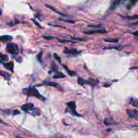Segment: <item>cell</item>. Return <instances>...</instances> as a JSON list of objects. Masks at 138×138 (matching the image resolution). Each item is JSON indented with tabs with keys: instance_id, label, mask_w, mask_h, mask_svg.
<instances>
[{
	"instance_id": "34",
	"label": "cell",
	"mask_w": 138,
	"mask_h": 138,
	"mask_svg": "<svg viewBox=\"0 0 138 138\" xmlns=\"http://www.w3.org/2000/svg\"><path fill=\"white\" fill-rule=\"evenodd\" d=\"M51 25H53V26H56V27H59V28H65V27H64V26H59V25H55V24H51Z\"/></svg>"
},
{
	"instance_id": "38",
	"label": "cell",
	"mask_w": 138,
	"mask_h": 138,
	"mask_svg": "<svg viewBox=\"0 0 138 138\" xmlns=\"http://www.w3.org/2000/svg\"><path fill=\"white\" fill-rule=\"evenodd\" d=\"M1 14H2V11H1V10L0 9V15H1Z\"/></svg>"
},
{
	"instance_id": "4",
	"label": "cell",
	"mask_w": 138,
	"mask_h": 138,
	"mask_svg": "<svg viewBox=\"0 0 138 138\" xmlns=\"http://www.w3.org/2000/svg\"><path fill=\"white\" fill-rule=\"evenodd\" d=\"M67 107L69 109V112L71 113L72 115L77 116V117H80V115L78 114V112H76V105H75V102L74 101H71L69 102L67 104Z\"/></svg>"
},
{
	"instance_id": "24",
	"label": "cell",
	"mask_w": 138,
	"mask_h": 138,
	"mask_svg": "<svg viewBox=\"0 0 138 138\" xmlns=\"http://www.w3.org/2000/svg\"><path fill=\"white\" fill-rule=\"evenodd\" d=\"M51 70L54 72H56V73H58V69H57V67L56 64L55 63H52L51 64Z\"/></svg>"
},
{
	"instance_id": "21",
	"label": "cell",
	"mask_w": 138,
	"mask_h": 138,
	"mask_svg": "<svg viewBox=\"0 0 138 138\" xmlns=\"http://www.w3.org/2000/svg\"><path fill=\"white\" fill-rule=\"evenodd\" d=\"M123 49L122 46H112V47H105L104 49H115V50H121Z\"/></svg>"
},
{
	"instance_id": "10",
	"label": "cell",
	"mask_w": 138,
	"mask_h": 138,
	"mask_svg": "<svg viewBox=\"0 0 138 138\" xmlns=\"http://www.w3.org/2000/svg\"><path fill=\"white\" fill-rule=\"evenodd\" d=\"M121 3V1H112L111 4V6H110V10H111V11L115 10L116 8L119 5V4Z\"/></svg>"
},
{
	"instance_id": "5",
	"label": "cell",
	"mask_w": 138,
	"mask_h": 138,
	"mask_svg": "<svg viewBox=\"0 0 138 138\" xmlns=\"http://www.w3.org/2000/svg\"><path fill=\"white\" fill-rule=\"evenodd\" d=\"M64 53L65 54L69 55V56L74 57L80 55L82 52L80 51H78V50L75 49H67V48H65L64 49Z\"/></svg>"
},
{
	"instance_id": "26",
	"label": "cell",
	"mask_w": 138,
	"mask_h": 138,
	"mask_svg": "<svg viewBox=\"0 0 138 138\" xmlns=\"http://www.w3.org/2000/svg\"><path fill=\"white\" fill-rule=\"evenodd\" d=\"M42 51H41V52L39 53L37 55V60L40 62V63H41L42 62Z\"/></svg>"
},
{
	"instance_id": "29",
	"label": "cell",
	"mask_w": 138,
	"mask_h": 138,
	"mask_svg": "<svg viewBox=\"0 0 138 138\" xmlns=\"http://www.w3.org/2000/svg\"><path fill=\"white\" fill-rule=\"evenodd\" d=\"M31 20H32V21L33 22L34 24H35V25H36L37 26H38V27L39 28H42L41 25H40V24H38V23L37 22V21L35 20H34V19H31Z\"/></svg>"
},
{
	"instance_id": "33",
	"label": "cell",
	"mask_w": 138,
	"mask_h": 138,
	"mask_svg": "<svg viewBox=\"0 0 138 138\" xmlns=\"http://www.w3.org/2000/svg\"><path fill=\"white\" fill-rule=\"evenodd\" d=\"M42 38H44L45 39H52V38H54V37H48V36H42Z\"/></svg>"
},
{
	"instance_id": "7",
	"label": "cell",
	"mask_w": 138,
	"mask_h": 138,
	"mask_svg": "<svg viewBox=\"0 0 138 138\" xmlns=\"http://www.w3.org/2000/svg\"><path fill=\"white\" fill-rule=\"evenodd\" d=\"M84 34H106L107 32L105 29H98L95 30H88V31H84Z\"/></svg>"
},
{
	"instance_id": "12",
	"label": "cell",
	"mask_w": 138,
	"mask_h": 138,
	"mask_svg": "<svg viewBox=\"0 0 138 138\" xmlns=\"http://www.w3.org/2000/svg\"><path fill=\"white\" fill-rule=\"evenodd\" d=\"M98 84V80H95L93 78H89L87 80V84L90 85L92 86H95L96 84Z\"/></svg>"
},
{
	"instance_id": "1",
	"label": "cell",
	"mask_w": 138,
	"mask_h": 138,
	"mask_svg": "<svg viewBox=\"0 0 138 138\" xmlns=\"http://www.w3.org/2000/svg\"><path fill=\"white\" fill-rule=\"evenodd\" d=\"M22 93L25 94L28 96H31V97H35L37 98H38L41 101H45V98L42 95H41L40 92H38L35 87L34 86H30L28 88H26L22 90Z\"/></svg>"
},
{
	"instance_id": "16",
	"label": "cell",
	"mask_w": 138,
	"mask_h": 138,
	"mask_svg": "<svg viewBox=\"0 0 138 138\" xmlns=\"http://www.w3.org/2000/svg\"><path fill=\"white\" fill-rule=\"evenodd\" d=\"M130 104L132 105V106H133L134 107H138V99L137 98H131Z\"/></svg>"
},
{
	"instance_id": "20",
	"label": "cell",
	"mask_w": 138,
	"mask_h": 138,
	"mask_svg": "<svg viewBox=\"0 0 138 138\" xmlns=\"http://www.w3.org/2000/svg\"><path fill=\"white\" fill-rule=\"evenodd\" d=\"M122 18L125 20H138V15H135V16H122Z\"/></svg>"
},
{
	"instance_id": "3",
	"label": "cell",
	"mask_w": 138,
	"mask_h": 138,
	"mask_svg": "<svg viewBox=\"0 0 138 138\" xmlns=\"http://www.w3.org/2000/svg\"><path fill=\"white\" fill-rule=\"evenodd\" d=\"M6 51L11 55H18L19 53L18 46L14 42H9L6 45Z\"/></svg>"
},
{
	"instance_id": "14",
	"label": "cell",
	"mask_w": 138,
	"mask_h": 138,
	"mask_svg": "<svg viewBox=\"0 0 138 138\" xmlns=\"http://www.w3.org/2000/svg\"><path fill=\"white\" fill-rule=\"evenodd\" d=\"M104 41L108 42H119V38H104Z\"/></svg>"
},
{
	"instance_id": "32",
	"label": "cell",
	"mask_w": 138,
	"mask_h": 138,
	"mask_svg": "<svg viewBox=\"0 0 138 138\" xmlns=\"http://www.w3.org/2000/svg\"><path fill=\"white\" fill-rule=\"evenodd\" d=\"M20 111H18V110H14V111H13V115H20Z\"/></svg>"
},
{
	"instance_id": "35",
	"label": "cell",
	"mask_w": 138,
	"mask_h": 138,
	"mask_svg": "<svg viewBox=\"0 0 138 138\" xmlns=\"http://www.w3.org/2000/svg\"><path fill=\"white\" fill-rule=\"evenodd\" d=\"M133 35L135 36V37H138V30H137V31H135V32H133Z\"/></svg>"
},
{
	"instance_id": "8",
	"label": "cell",
	"mask_w": 138,
	"mask_h": 138,
	"mask_svg": "<svg viewBox=\"0 0 138 138\" xmlns=\"http://www.w3.org/2000/svg\"><path fill=\"white\" fill-rule=\"evenodd\" d=\"M4 67L7 69L8 70L11 71H14V65L13 62H8V63H3Z\"/></svg>"
},
{
	"instance_id": "6",
	"label": "cell",
	"mask_w": 138,
	"mask_h": 138,
	"mask_svg": "<svg viewBox=\"0 0 138 138\" xmlns=\"http://www.w3.org/2000/svg\"><path fill=\"white\" fill-rule=\"evenodd\" d=\"M127 115L131 119H133L138 121V111L136 109H127Z\"/></svg>"
},
{
	"instance_id": "9",
	"label": "cell",
	"mask_w": 138,
	"mask_h": 138,
	"mask_svg": "<svg viewBox=\"0 0 138 138\" xmlns=\"http://www.w3.org/2000/svg\"><path fill=\"white\" fill-rule=\"evenodd\" d=\"M0 76H2L5 80H6L8 81H10L11 79V75L6 71H0Z\"/></svg>"
},
{
	"instance_id": "22",
	"label": "cell",
	"mask_w": 138,
	"mask_h": 138,
	"mask_svg": "<svg viewBox=\"0 0 138 138\" xmlns=\"http://www.w3.org/2000/svg\"><path fill=\"white\" fill-rule=\"evenodd\" d=\"M63 67H64V69H65V71H67V73H68V74L69 75H71V76H74V75H75V73L74 71H71V70H69V69L67 68V66H65V65H63Z\"/></svg>"
},
{
	"instance_id": "31",
	"label": "cell",
	"mask_w": 138,
	"mask_h": 138,
	"mask_svg": "<svg viewBox=\"0 0 138 138\" xmlns=\"http://www.w3.org/2000/svg\"><path fill=\"white\" fill-rule=\"evenodd\" d=\"M71 38L75 39V40H78V41H85L86 40L84 39V38H78V37H71Z\"/></svg>"
},
{
	"instance_id": "30",
	"label": "cell",
	"mask_w": 138,
	"mask_h": 138,
	"mask_svg": "<svg viewBox=\"0 0 138 138\" xmlns=\"http://www.w3.org/2000/svg\"><path fill=\"white\" fill-rule=\"evenodd\" d=\"M88 27H92V28H100L101 27V24H89Z\"/></svg>"
},
{
	"instance_id": "17",
	"label": "cell",
	"mask_w": 138,
	"mask_h": 138,
	"mask_svg": "<svg viewBox=\"0 0 138 138\" xmlns=\"http://www.w3.org/2000/svg\"><path fill=\"white\" fill-rule=\"evenodd\" d=\"M114 123L113 120L112 119H110V118H105V120H104V123H105V125H112V123Z\"/></svg>"
},
{
	"instance_id": "23",
	"label": "cell",
	"mask_w": 138,
	"mask_h": 138,
	"mask_svg": "<svg viewBox=\"0 0 138 138\" xmlns=\"http://www.w3.org/2000/svg\"><path fill=\"white\" fill-rule=\"evenodd\" d=\"M136 3H138V1H135H135H131L130 3L127 5V9H128V10H131Z\"/></svg>"
},
{
	"instance_id": "28",
	"label": "cell",
	"mask_w": 138,
	"mask_h": 138,
	"mask_svg": "<svg viewBox=\"0 0 138 138\" xmlns=\"http://www.w3.org/2000/svg\"><path fill=\"white\" fill-rule=\"evenodd\" d=\"M54 57H55V59L57 60V61H59V63L60 64H61V57H60L57 54H56V53H55L54 54Z\"/></svg>"
},
{
	"instance_id": "39",
	"label": "cell",
	"mask_w": 138,
	"mask_h": 138,
	"mask_svg": "<svg viewBox=\"0 0 138 138\" xmlns=\"http://www.w3.org/2000/svg\"><path fill=\"white\" fill-rule=\"evenodd\" d=\"M16 138H21V137H18V136H17Z\"/></svg>"
},
{
	"instance_id": "37",
	"label": "cell",
	"mask_w": 138,
	"mask_h": 138,
	"mask_svg": "<svg viewBox=\"0 0 138 138\" xmlns=\"http://www.w3.org/2000/svg\"><path fill=\"white\" fill-rule=\"evenodd\" d=\"M0 123H3V124H6V123H5V122H4V121H3L2 120H1V119H0Z\"/></svg>"
},
{
	"instance_id": "11",
	"label": "cell",
	"mask_w": 138,
	"mask_h": 138,
	"mask_svg": "<svg viewBox=\"0 0 138 138\" xmlns=\"http://www.w3.org/2000/svg\"><path fill=\"white\" fill-rule=\"evenodd\" d=\"M11 39H12V37L10 35H4L0 37V41L3 42H7Z\"/></svg>"
},
{
	"instance_id": "40",
	"label": "cell",
	"mask_w": 138,
	"mask_h": 138,
	"mask_svg": "<svg viewBox=\"0 0 138 138\" xmlns=\"http://www.w3.org/2000/svg\"><path fill=\"white\" fill-rule=\"evenodd\" d=\"M0 46H1V45H0Z\"/></svg>"
},
{
	"instance_id": "25",
	"label": "cell",
	"mask_w": 138,
	"mask_h": 138,
	"mask_svg": "<svg viewBox=\"0 0 138 138\" xmlns=\"http://www.w3.org/2000/svg\"><path fill=\"white\" fill-rule=\"evenodd\" d=\"M0 59L2 60V61H8L9 58L7 55L2 54L1 53H0Z\"/></svg>"
},
{
	"instance_id": "13",
	"label": "cell",
	"mask_w": 138,
	"mask_h": 138,
	"mask_svg": "<svg viewBox=\"0 0 138 138\" xmlns=\"http://www.w3.org/2000/svg\"><path fill=\"white\" fill-rule=\"evenodd\" d=\"M42 85H47L48 86H52V87H57L59 84L57 82H51V81H44L42 84Z\"/></svg>"
},
{
	"instance_id": "2",
	"label": "cell",
	"mask_w": 138,
	"mask_h": 138,
	"mask_svg": "<svg viewBox=\"0 0 138 138\" xmlns=\"http://www.w3.org/2000/svg\"><path fill=\"white\" fill-rule=\"evenodd\" d=\"M21 109L26 113L31 114L33 116L41 115V112L39 108H36L32 103H26L21 106Z\"/></svg>"
},
{
	"instance_id": "36",
	"label": "cell",
	"mask_w": 138,
	"mask_h": 138,
	"mask_svg": "<svg viewBox=\"0 0 138 138\" xmlns=\"http://www.w3.org/2000/svg\"><path fill=\"white\" fill-rule=\"evenodd\" d=\"M138 22L132 23V24H131L129 26H133V25H138Z\"/></svg>"
},
{
	"instance_id": "15",
	"label": "cell",
	"mask_w": 138,
	"mask_h": 138,
	"mask_svg": "<svg viewBox=\"0 0 138 138\" xmlns=\"http://www.w3.org/2000/svg\"><path fill=\"white\" fill-rule=\"evenodd\" d=\"M45 6L47 7V8H49L50 10H51L52 11H53L55 13H56V14H59V15H61V16H67V15H65V14H62V13H61V12H59V11H57L54 8H53L52 6H51V5H45Z\"/></svg>"
},
{
	"instance_id": "19",
	"label": "cell",
	"mask_w": 138,
	"mask_h": 138,
	"mask_svg": "<svg viewBox=\"0 0 138 138\" xmlns=\"http://www.w3.org/2000/svg\"><path fill=\"white\" fill-rule=\"evenodd\" d=\"M66 75H65L64 74L61 73V72H58L56 74L53 75V78L55 79H58V78H65Z\"/></svg>"
},
{
	"instance_id": "18",
	"label": "cell",
	"mask_w": 138,
	"mask_h": 138,
	"mask_svg": "<svg viewBox=\"0 0 138 138\" xmlns=\"http://www.w3.org/2000/svg\"><path fill=\"white\" fill-rule=\"evenodd\" d=\"M78 82L79 84L81 85V86H84L85 84H87V80L82 78L81 77H79L78 78Z\"/></svg>"
},
{
	"instance_id": "27",
	"label": "cell",
	"mask_w": 138,
	"mask_h": 138,
	"mask_svg": "<svg viewBox=\"0 0 138 138\" xmlns=\"http://www.w3.org/2000/svg\"><path fill=\"white\" fill-rule=\"evenodd\" d=\"M59 20L61 21H63V22H65L66 23H69V24H75V21L74 20H63V19H61L59 18Z\"/></svg>"
}]
</instances>
